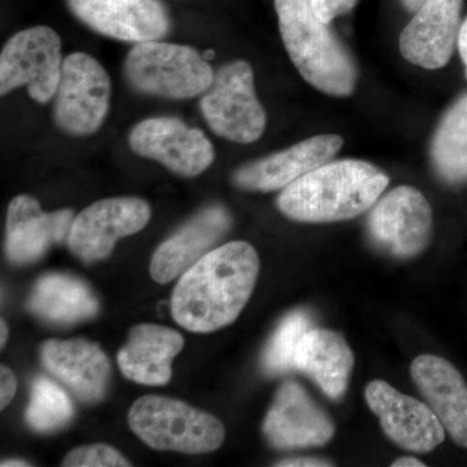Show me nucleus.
Returning a JSON list of instances; mask_svg holds the SVG:
<instances>
[{
	"mask_svg": "<svg viewBox=\"0 0 467 467\" xmlns=\"http://www.w3.org/2000/svg\"><path fill=\"white\" fill-rule=\"evenodd\" d=\"M124 70L134 90L171 100L201 97L216 76L195 48L160 41L137 43L126 57Z\"/></svg>",
	"mask_w": 467,
	"mask_h": 467,
	"instance_id": "4",
	"label": "nucleus"
},
{
	"mask_svg": "<svg viewBox=\"0 0 467 467\" xmlns=\"http://www.w3.org/2000/svg\"><path fill=\"white\" fill-rule=\"evenodd\" d=\"M67 5L94 32L117 41H160L171 29L160 0H67Z\"/></svg>",
	"mask_w": 467,
	"mask_h": 467,
	"instance_id": "13",
	"label": "nucleus"
},
{
	"mask_svg": "<svg viewBox=\"0 0 467 467\" xmlns=\"http://www.w3.org/2000/svg\"><path fill=\"white\" fill-rule=\"evenodd\" d=\"M393 467H425V463L422 461L413 459V457H401V459L396 460L392 463Z\"/></svg>",
	"mask_w": 467,
	"mask_h": 467,
	"instance_id": "32",
	"label": "nucleus"
},
{
	"mask_svg": "<svg viewBox=\"0 0 467 467\" xmlns=\"http://www.w3.org/2000/svg\"><path fill=\"white\" fill-rule=\"evenodd\" d=\"M425 2L426 0H401L404 8L407 9L408 12H411V14H416L418 9L422 7Z\"/></svg>",
	"mask_w": 467,
	"mask_h": 467,
	"instance_id": "33",
	"label": "nucleus"
},
{
	"mask_svg": "<svg viewBox=\"0 0 467 467\" xmlns=\"http://www.w3.org/2000/svg\"><path fill=\"white\" fill-rule=\"evenodd\" d=\"M368 408L380 420L384 434L405 451L429 453L445 439V429L425 402L373 380L365 389Z\"/></svg>",
	"mask_w": 467,
	"mask_h": 467,
	"instance_id": "12",
	"label": "nucleus"
},
{
	"mask_svg": "<svg viewBox=\"0 0 467 467\" xmlns=\"http://www.w3.org/2000/svg\"><path fill=\"white\" fill-rule=\"evenodd\" d=\"M0 330H2V337H0V343H2V347H5V340H7L8 337V328L7 325H5V322L2 319V327H0Z\"/></svg>",
	"mask_w": 467,
	"mask_h": 467,
	"instance_id": "35",
	"label": "nucleus"
},
{
	"mask_svg": "<svg viewBox=\"0 0 467 467\" xmlns=\"http://www.w3.org/2000/svg\"><path fill=\"white\" fill-rule=\"evenodd\" d=\"M201 110L218 137L239 144L259 140L265 131L266 113L254 90L250 63L234 60L221 67L202 94Z\"/></svg>",
	"mask_w": 467,
	"mask_h": 467,
	"instance_id": "6",
	"label": "nucleus"
},
{
	"mask_svg": "<svg viewBox=\"0 0 467 467\" xmlns=\"http://www.w3.org/2000/svg\"><path fill=\"white\" fill-rule=\"evenodd\" d=\"M432 167L445 183H467V92L442 116L432 138Z\"/></svg>",
	"mask_w": 467,
	"mask_h": 467,
	"instance_id": "24",
	"label": "nucleus"
},
{
	"mask_svg": "<svg viewBox=\"0 0 467 467\" xmlns=\"http://www.w3.org/2000/svg\"><path fill=\"white\" fill-rule=\"evenodd\" d=\"M389 183V175L370 162L337 160L282 190L276 205L285 217L297 223H339L368 211Z\"/></svg>",
	"mask_w": 467,
	"mask_h": 467,
	"instance_id": "2",
	"label": "nucleus"
},
{
	"mask_svg": "<svg viewBox=\"0 0 467 467\" xmlns=\"http://www.w3.org/2000/svg\"><path fill=\"white\" fill-rule=\"evenodd\" d=\"M110 78L103 66L85 52L67 55L54 99V119L72 135L97 133L109 115Z\"/></svg>",
	"mask_w": 467,
	"mask_h": 467,
	"instance_id": "7",
	"label": "nucleus"
},
{
	"mask_svg": "<svg viewBox=\"0 0 467 467\" xmlns=\"http://www.w3.org/2000/svg\"><path fill=\"white\" fill-rule=\"evenodd\" d=\"M310 328L312 319L304 310L285 316L264 350L263 368L266 374L281 376L294 370L297 346Z\"/></svg>",
	"mask_w": 467,
	"mask_h": 467,
	"instance_id": "26",
	"label": "nucleus"
},
{
	"mask_svg": "<svg viewBox=\"0 0 467 467\" xmlns=\"http://www.w3.org/2000/svg\"><path fill=\"white\" fill-rule=\"evenodd\" d=\"M17 382L15 374L8 368H0V408L5 409L16 393Z\"/></svg>",
	"mask_w": 467,
	"mask_h": 467,
	"instance_id": "29",
	"label": "nucleus"
},
{
	"mask_svg": "<svg viewBox=\"0 0 467 467\" xmlns=\"http://www.w3.org/2000/svg\"><path fill=\"white\" fill-rule=\"evenodd\" d=\"M42 362L79 400L97 402L106 395L110 364L98 344L85 339L48 340L42 347Z\"/></svg>",
	"mask_w": 467,
	"mask_h": 467,
	"instance_id": "20",
	"label": "nucleus"
},
{
	"mask_svg": "<svg viewBox=\"0 0 467 467\" xmlns=\"http://www.w3.org/2000/svg\"><path fill=\"white\" fill-rule=\"evenodd\" d=\"M67 467H128L130 462L112 447L106 444L86 445L76 448L64 459Z\"/></svg>",
	"mask_w": 467,
	"mask_h": 467,
	"instance_id": "27",
	"label": "nucleus"
},
{
	"mask_svg": "<svg viewBox=\"0 0 467 467\" xmlns=\"http://www.w3.org/2000/svg\"><path fill=\"white\" fill-rule=\"evenodd\" d=\"M457 46H459L461 58H462L463 66H465L467 78V17L466 20L463 21L462 26H461L459 43H457Z\"/></svg>",
	"mask_w": 467,
	"mask_h": 467,
	"instance_id": "31",
	"label": "nucleus"
},
{
	"mask_svg": "<svg viewBox=\"0 0 467 467\" xmlns=\"http://www.w3.org/2000/svg\"><path fill=\"white\" fill-rule=\"evenodd\" d=\"M29 309L43 321L73 325L97 316L99 303L81 279L67 275H48L36 282Z\"/></svg>",
	"mask_w": 467,
	"mask_h": 467,
	"instance_id": "23",
	"label": "nucleus"
},
{
	"mask_svg": "<svg viewBox=\"0 0 467 467\" xmlns=\"http://www.w3.org/2000/svg\"><path fill=\"white\" fill-rule=\"evenodd\" d=\"M137 155L155 160L181 177H196L214 161V147L201 129L175 117H150L129 135Z\"/></svg>",
	"mask_w": 467,
	"mask_h": 467,
	"instance_id": "10",
	"label": "nucleus"
},
{
	"mask_svg": "<svg viewBox=\"0 0 467 467\" xmlns=\"http://www.w3.org/2000/svg\"><path fill=\"white\" fill-rule=\"evenodd\" d=\"M129 426L149 447L201 454L221 447L225 427L212 414L162 396H143L129 410Z\"/></svg>",
	"mask_w": 467,
	"mask_h": 467,
	"instance_id": "5",
	"label": "nucleus"
},
{
	"mask_svg": "<svg viewBox=\"0 0 467 467\" xmlns=\"http://www.w3.org/2000/svg\"><path fill=\"white\" fill-rule=\"evenodd\" d=\"M63 61L61 39L54 29L41 26L21 30L0 55V94L26 86L33 100L47 103L57 94Z\"/></svg>",
	"mask_w": 467,
	"mask_h": 467,
	"instance_id": "8",
	"label": "nucleus"
},
{
	"mask_svg": "<svg viewBox=\"0 0 467 467\" xmlns=\"http://www.w3.org/2000/svg\"><path fill=\"white\" fill-rule=\"evenodd\" d=\"M432 209L425 195L399 186L378 199L368 217V235L376 247L395 259L422 254L432 238Z\"/></svg>",
	"mask_w": 467,
	"mask_h": 467,
	"instance_id": "9",
	"label": "nucleus"
},
{
	"mask_svg": "<svg viewBox=\"0 0 467 467\" xmlns=\"http://www.w3.org/2000/svg\"><path fill=\"white\" fill-rule=\"evenodd\" d=\"M263 429L267 441L278 450L321 447L335 432L331 418L294 380L279 387Z\"/></svg>",
	"mask_w": 467,
	"mask_h": 467,
	"instance_id": "14",
	"label": "nucleus"
},
{
	"mask_svg": "<svg viewBox=\"0 0 467 467\" xmlns=\"http://www.w3.org/2000/svg\"><path fill=\"white\" fill-rule=\"evenodd\" d=\"M150 218V208L143 199H103L75 218L67 243L79 260L95 263L109 257L117 241L144 229Z\"/></svg>",
	"mask_w": 467,
	"mask_h": 467,
	"instance_id": "11",
	"label": "nucleus"
},
{
	"mask_svg": "<svg viewBox=\"0 0 467 467\" xmlns=\"http://www.w3.org/2000/svg\"><path fill=\"white\" fill-rule=\"evenodd\" d=\"M183 348L182 335L167 326H135L117 362L128 379L147 386H164L171 378V361Z\"/></svg>",
	"mask_w": 467,
	"mask_h": 467,
	"instance_id": "21",
	"label": "nucleus"
},
{
	"mask_svg": "<svg viewBox=\"0 0 467 467\" xmlns=\"http://www.w3.org/2000/svg\"><path fill=\"white\" fill-rule=\"evenodd\" d=\"M276 466H285V467H324V466H333L328 461L319 460V459H312V457H299V459H288L284 461H279L278 463H275Z\"/></svg>",
	"mask_w": 467,
	"mask_h": 467,
	"instance_id": "30",
	"label": "nucleus"
},
{
	"mask_svg": "<svg viewBox=\"0 0 467 467\" xmlns=\"http://www.w3.org/2000/svg\"><path fill=\"white\" fill-rule=\"evenodd\" d=\"M73 413L69 396L57 384L45 377L34 380L26 413L30 429L36 432L57 431L72 420Z\"/></svg>",
	"mask_w": 467,
	"mask_h": 467,
	"instance_id": "25",
	"label": "nucleus"
},
{
	"mask_svg": "<svg viewBox=\"0 0 467 467\" xmlns=\"http://www.w3.org/2000/svg\"><path fill=\"white\" fill-rule=\"evenodd\" d=\"M353 365L355 356L342 335L326 328L306 331L295 355V370L308 376L333 400L346 393Z\"/></svg>",
	"mask_w": 467,
	"mask_h": 467,
	"instance_id": "22",
	"label": "nucleus"
},
{
	"mask_svg": "<svg viewBox=\"0 0 467 467\" xmlns=\"http://www.w3.org/2000/svg\"><path fill=\"white\" fill-rule=\"evenodd\" d=\"M411 378L451 441L467 448V383L445 358L418 356L410 367Z\"/></svg>",
	"mask_w": 467,
	"mask_h": 467,
	"instance_id": "19",
	"label": "nucleus"
},
{
	"mask_svg": "<svg viewBox=\"0 0 467 467\" xmlns=\"http://www.w3.org/2000/svg\"><path fill=\"white\" fill-rule=\"evenodd\" d=\"M343 144L340 135H316L290 149L242 165L234 171L233 182L248 192L284 190L303 175L331 161Z\"/></svg>",
	"mask_w": 467,
	"mask_h": 467,
	"instance_id": "15",
	"label": "nucleus"
},
{
	"mask_svg": "<svg viewBox=\"0 0 467 467\" xmlns=\"http://www.w3.org/2000/svg\"><path fill=\"white\" fill-rule=\"evenodd\" d=\"M232 227V216L223 205H209L167 241L150 260V273L160 285L169 284L195 265Z\"/></svg>",
	"mask_w": 467,
	"mask_h": 467,
	"instance_id": "17",
	"label": "nucleus"
},
{
	"mask_svg": "<svg viewBox=\"0 0 467 467\" xmlns=\"http://www.w3.org/2000/svg\"><path fill=\"white\" fill-rule=\"evenodd\" d=\"M463 0H426L400 34L402 57L434 70L447 66L459 43Z\"/></svg>",
	"mask_w": 467,
	"mask_h": 467,
	"instance_id": "16",
	"label": "nucleus"
},
{
	"mask_svg": "<svg viewBox=\"0 0 467 467\" xmlns=\"http://www.w3.org/2000/svg\"><path fill=\"white\" fill-rule=\"evenodd\" d=\"M279 32L292 63L308 84L331 97H349L358 81L355 58L309 0H275Z\"/></svg>",
	"mask_w": 467,
	"mask_h": 467,
	"instance_id": "3",
	"label": "nucleus"
},
{
	"mask_svg": "<svg viewBox=\"0 0 467 467\" xmlns=\"http://www.w3.org/2000/svg\"><path fill=\"white\" fill-rule=\"evenodd\" d=\"M260 259L247 242H230L190 267L173 291L171 315L192 333H212L239 317L250 300Z\"/></svg>",
	"mask_w": 467,
	"mask_h": 467,
	"instance_id": "1",
	"label": "nucleus"
},
{
	"mask_svg": "<svg viewBox=\"0 0 467 467\" xmlns=\"http://www.w3.org/2000/svg\"><path fill=\"white\" fill-rule=\"evenodd\" d=\"M75 213L72 209L46 213L36 199L18 195L9 202L5 251L11 263H34L54 244L67 242Z\"/></svg>",
	"mask_w": 467,
	"mask_h": 467,
	"instance_id": "18",
	"label": "nucleus"
},
{
	"mask_svg": "<svg viewBox=\"0 0 467 467\" xmlns=\"http://www.w3.org/2000/svg\"><path fill=\"white\" fill-rule=\"evenodd\" d=\"M309 3L316 16L325 24H330L355 7L358 0H309Z\"/></svg>",
	"mask_w": 467,
	"mask_h": 467,
	"instance_id": "28",
	"label": "nucleus"
},
{
	"mask_svg": "<svg viewBox=\"0 0 467 467\" xmlns=\"http://www.w3.org/2000/svg\"><path fill=\"white\" fill-rule=\"evenodd\" d=\"M2 467H20V466H30L29 463L26 462V461L20 460H11V461H3L0 463Z\"/></svg>",
	"mask_w": 467,
	"mask_h": 467,
	"instance_id": "34",
	"label": "nucleus"
}]
</instances>
